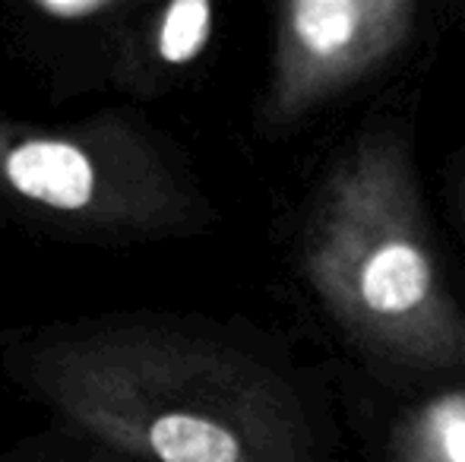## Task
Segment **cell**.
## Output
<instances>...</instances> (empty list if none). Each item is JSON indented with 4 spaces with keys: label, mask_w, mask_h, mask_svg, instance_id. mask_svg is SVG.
Here are the masks:
<instances>
[{
    "label": "cell",
    "mask_w": 465,
    "mask_h": 462,
    "mask_svg": "<svg viewBox=\"0 0 465 462\" xmlns=\"http://www.w3.org/2000/svg\"><path fill=\"white\" fill-rule=\"evenodd\" d=\"M304 266L326 310L371 351L424 368L465 361V317L434 263L396 133L373 130L326 174Z\"/></svg>",
    "instance_id": "obj_1"
},
{
    "label": "cell",
    "mask_w": 465,
    "mask_h": 462,
    "mask_svg": "<svg viewBox=\"0 0 465 462\" xmlns=\"http://www.w3.org/2000/svg\"><path fill=\"white\" fill-rule=\"evenodd\" d=\"M411 0H294L282 13L276 105L330 102L383 67L415 32Z\"/></svg>",
    "instance_id": "obj_2"
},
{
    "label": "cell",
    "mask_w": 465,
    "mask_h": 462,
    "mask_svg": "<svg viewBox=\"0 0 465 462\" xmlns=\"http://www.w3.org/2000/svg\"><path fill=\"white\" fill-rule=\"evenodd\" d=\"M6 178L23 197L54 210H80L89 203L95 174L89 159L70 143L32 140L6 155Z\"/></svg>",
    "instance_id": "obj_3"
},
{
    "label": "cell",
    "mask_w": 465,
    "mask_h": 462,
    "mask_svg": "<svg viewBox=\"0 0 465 462\" xmlns=\"http://www.w3.org/2000/svg\"><path fill=\"white\" fill-rule=\"evenodd\" d=\"M396 462H465V389L430 396L399 421Z\"/></svg>",
    "instance_id": "obj_4"
},
{
    "label": "cell",
    "mask_w": 465,
    "mask_h": 462,
    "mask_svg": "<svg viewBox=\"0 0 465 462\" xmlns=\"http://www.w3.org/2000/svg\"><path fill=\"white\" fill-rule=\"evenodd\" d=\"M213 29V10L206 0H178L165 13L159 32V51L168 64H187L203 51Z\"/></svg>",
    "instance_id": "obj_5"
},
{
    "label": "cell",
    "mask_w": 465,
    "mask_h": 462,
    "mask_svg": "<svg viewBox=\"0 0 465 462\" xmlns=\"http://www.w3.org/2000/svg\"><path fill=\"white\" fill-rule=\"evenodd\" d=\"M42 6L57 16H83V13H95L102 0H48V4L42 0Z\"/></svg>",
    "instance_id": "obj_6"
}]
</instances>
